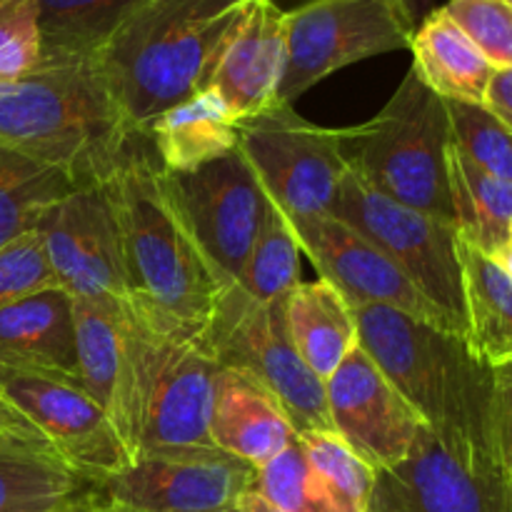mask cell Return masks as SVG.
I'll return each mask as SVG.
<instances>
[{"label":"cell","instance_id":"cell-1","mask_svg":"<svg viewBox=\"0 0 512 512\" xmlns=\"http://www.w3.org/2000/svg\"><path fill=\"white\" fill-rule=\"evenodd\" d=\"M130 300L188 325H208L230 288L195 240L148 140L135 135L103 180Z\"/></svg>","mask_w":512,"mask_h":512},{"label":"cell","instance_id":"cell-2","mask_svg":"<svg viewBox=\"0 0 512 512\" xmlns=\"http://www.w3.org/2000/svg\"><path fill=\"white\" fill-rule=\"evenodd\" d=\"M138 133L93 58H48L0 80V150L60 170L75 188L100 185Z\"/></svg>","mask_w":512,"mask_h":512},{"label":"cell","instance_id":"cell-3","mask_svg":"<svg viewBox=\"0 0 512 512\" xmlns=\"http://www.w3.org/2000/svg\"><path fill=\"white\" fill-rule=\"evenodd\" d=\"M355 320L358 345L425 428L450 443L493 455V368L475 355L465 335L383 305H358Z\"/></svg>","mask_w":512,"mask_h":512},{"label":"cell","instance_id":"cell-4","mask_svg":"<svg viewBox=\"0 0 512 512\" xmlns=\"http://www.w3.org/2000/svg\"><path fill=\"white\" fill-rule=\"evenodd\" d=\"M243 0H145L93 55L133 133L205 88Z\"/></svg>","mask_w":512,"mask_h":512},{"label":"cell","instance_id":"cell-5","mask_svg":"<svg viewBox=\"0 0 512 512\" xmlns=\"http://www.w3.org/2000/svg\"><path fill=\"white\" fill-rule=\"evenodd\" d=\"M128 450L153 453L215 450L210 440L215 383L223 365L208 325H188L130 300Z\"/></svg>","mask_w":512,"mask_h":512},{"label":"cell","instance_id":"cell-6","mask_svg":"<svg viewBox=\"0 0 512 512\" xmlns=\"http://www.w3.org/2000/svg\"><path fill=\"white\" fill-rule=\"evenodd\" d=\"M448 145L445 100L413 68L368 123L340 128V150L355 178L395 203L453 223Z\"/></svg>","mask_w":512,"mask_h":512},{"label":"cell","instance_id":"cell-7","mask_svg":"<svg viewBox=\"0 0 512 512\" xmlns=\"http://www.w3.org/2000/svg\"><path fill=\"white\" fill-rule=\"evenodd\" d=\"M208 338L218 363L263 388L295 433H333L325 380L295 350L280 303H258L233 283L210 318Z\"/></svg>","mask_w":512,"mask_h":512},{"label":"cell","instance_id":"cell-8","mask_svg":"<svg viewBox=\"0 0 512 512\" xmlns=\"http://www.w3.org/2000/svg\"><path fill=\"white\" fill-rule=\"evenodd\" d=\"M330 215L383 250L400 273L443 313L455 333L468 338L463 265L453 223L395 203L348 173Z\"/></svg>","mask_w":512,"mask_h":512},{"label":"cell","instance_id":"cell-9","mask_svg":"<svg viewBox=\"0 0 512 512\" xmlns=\"http://www.w3.org/2000/svg\"><path fill=\"white\" fill-rule=\"evenodd\" d=\"M238 150L265 195L290 220L330 215L350 173L340 150V128L310 123L285 103L240 118Z\"/></svg>","mask_w":512,"mask_h":512},{"label":"cell","instance_id":"cell-10","mask_svg":"<svg viewBox=\"0 0 512 512\" xmlns=\"http://www.w3.org/2000/svg\"><path fill=\"white\" fill-rule=\"evenodd\" d=\"M418 20L405 0H308L288 10V65L278 100L293 105L328 75L410 48Z\"/></svg>","mask_w":512,"mask_h":512},{"label":"cell","instance_id":"cell-11","mask_svg":"<svg viewBox=\"0 0 512 512\" xmlns=\"http://www.w3.org/2000/svg\"><path fill=\"white\" fill-rule=\"evenodd\" d=\"M253 465L223 450L138 455L90 483L75 503L95 512H220L255 488Z\"/></svg>","mask_w":512,"mask_h":512},{"label":"cell","instance_id":"cell-12","mask_svg":"<svg viewBox=\"0 0 512 512\" xmlns=\"http://www.w3.org/2000/svg\"><path fill=\"white\" fill-rule=\"evenodd\" d=\"M368 512H512V480L490 453L425 428L403 463L380 470Z\"/></svg>","mask_w":512,"mask_h":512},{"label":"cell","instance_id":"cell-13","mask_svg":"<svg viewBox=\"0 0 512 512\" xmlns=\"http://www.w3.org/2000/svg\"><path fill=\"white\" fill-rule=\"evenodd\" d=\"M0 395L88 483L120 473L133 460L113 420L78 380L0 368Z\"/></svg>","mask_w":512,"mask_h":512},{"label":"cell","instance_id":"cell-14","mask_svg":"<svg viewBox=\"0 0 512 512\" xmlns=\"http://www.w3.org/2000/svg\"><path fill=\"white\" fill-rule=\"evenodd\" d=\"M35 235L55 285L75 300L125 308L128 278L103 185H83L50 205Z\"/></svg>","mask_w":512,"mask_h":512},{"label":"cell","instance_id":"cell-15","mask_svg":"<svg viewBox=\"0 0 512 512\" xmlns=\"http://www.w3.org/2000/svg\"><path fill=\"white\" fill-rule=\"evenodd\" d=\"M170 188L215 273L233 285L263 225L268 195L240 150L193 173H168Z\"/></svg>","mask_w":512,"mask_h":512},{"label":"cell","instance_id":"cell-16","mask_svg":"<svg viewBox=\"0 0 512 512\" xmlns=\"http://www.w3.org/2000/svg\"><path fill=\"white\" fill-rule=\"evenodd\" d=\"M325 400L333 433L375 473L403 463L425 430L418 413L360 345L325 380Z\"/></svg>","mask_w":512,"mask_h":512},{"label":"cell","instance_id":"cell-17","mask_svg":"<svg viewBox=\"0 0 512 512\" xmlns=\"http://www.w3.org/2000/svg\"><path fill=\"white\" fill-rule=\"evenodd\" d=\"M293 228L305 258H310L320 278L338 288L353 308L383 305L415 320L453 330L443 313L430 305L420 290L400 273L398 265L343 220L320 215V218L293 220Z\"/></svg>","mask_w":512,"mask_h":512},{"label":"cell","instance_id":"cell-18","mask_svg":"<svg viewBox=\"0 0 512 512\" xmlns=\"http://www.w3.org/2000/svg\"><path fill=\"white\" fill-rule=\"evenodd\" d=\"M285 65L288 10L275 0H243L215 50L205 88L215 90L238 118H250L280 103Z\"/></svg>","mask_w":512,"mask_h":512},{"label":"cell","instance_id":"cell-19","mask_svg":"<svg viewBox=\"0 0 512 512\" xmlns=\"http://www.w3.org/2000/svg\"><path fill=\"white\" fill-rule=\"evenodd\" d=\"M0 368L78 380L73 298L60 288L0 308Z\"/></svg>","mask_w":512,"mask_h":512},{"label":"cell","instance_id":"cell-20","mask_svg":"<svg viewBox=\"0 0 512 512\" xmlns=\"http://www.w3.org/2000/svg\"><path fill=\"white\" fill-rule=\"evenodd\" d=\"M73 323L80 388L108 413L128 448L130 343L125 308L73 298Z\"/></svg>","mask_w":512,"mask_h":512},{"label":"cell","instance_id":"cell-21","mask_svg":"<svg viewBox=\"0 0 512 512\" xmlns=\"http://www.w3.org/2000/svg\"><path fill=\"white\" fill-rule=\"evenodd\" d=\"M210 440L218 450L258 470L290 448L298 433L283 408L263 388L235 370L220 368Z\"/></svg>","mask_w":512,"mask_h":512},{"label":"cell","instance_id":"cell-22","mask_svg":"<svg viewBox=\"0 0 512 512\" xmlns=\"http://www.w3.org/2000/svg\"><path fill=\"white\" fill-rule=\"evenodd\" d=\"M238 115L215 90L205 88L155 115L143 128L165 173H193L238 150Z\"/></svg>","mask_w":512,"mask_h":512},{"label":"cell","instance_id":"cell-23","mask_svg":"<svg viewBox=\"0 0 512 512\" xmlns=\"http://www.w3.org/2000/svg\"><path fill=\"white\" fill-rule=\"evenodd\" d=\"M408 50L413 53L410 68L438 98L448 103L483 105L495 68L445 8L430 10L415 25Z\"/></svg>","mask_w":512,"mask_h":512},{"label":"cell","instance_id":"cell-24","mask_svg":"<svg viewBox=\"0 0 512 512\" xmlns=\"http://www.w3.org/2000/svg\"><path fill=\"white\" fill-rule=\"evenodd\" d=\"M280 308L300 358L320 380H328L358 345L355 308L323 278L295 285Z\"/></svg>","mask_w":512,"mask_h":512},{"label":"cell","instance_id":"cell-25","mask_svg":"<svg viewBox=\"0 0 512 512\" xmlns=\"http://www.w3.org/2000/svg\"><path fill=\"white\" fill-rule=\"evenodd\" d=\"M463 265L468 343L490 368L512 363V278L498 263L458 235Z\"/></svg>","mask_w":512,"mask_h":512},{"label":"cell","instance_id":"cell-26","mask_svg":"<svg viewBox=\"0 0 512 512\" xmlns=\"http://www.w3.org/2000/svg\"><path fill=\"white\" fill-rule=\"evenodd\" d=\"M88 485L48 445L0 440V512H68Z\"/></svg>","mask_w":512,"mask_h":512},{"label":"cell","instance_id":"cell-27","mask_svg":"<svg viewBox=\"0 0 512 512\" xmlns=\"http://www.w3.org/2000/svg\"><path fill=\"white\" fill-rule=\"evenodd\" d=\"M448 188L455 230L463 240L493 255L510 240L512 183L470 163L453 143L448 145Z\"/></svg>","mask_w":512,"mask_h":512},{"label":"cell","instance_id":"cell-28","mask_svg":"<svg viewBox=\"0 0 512 512\" xmlns=\"http://www.w3.org/2000/svg\"><path fill=\"white\" fill-rule=\"evenodd\" d=\"M145 0H38L48 58H93Z\"/></svg>","mask_w":512,"mask_h":512},{"label":"cell","instance_id":"cell-29","mask_svg":"<svg viewBox=\"0 0 512 512\" xmlns=\"http://www.w3.org/2000/svg\"><path fill=\"white\" fill-rule=\"evenodd\" d=\"M75 190L60 170L0 150V250L35 233L45 210Z\"/></svg>","mask_w":512,"mask_h":512},{"label":"cell","instance_id":"cell-30","mask_svg":"<svg viewBox=\"0 0 512 512\" xmlns=\"http://www.w3.org/2000/svg\"><path fill=\"white\" fill-rule=\"evenodd\" d=\"M300 260H303V248L293 220L268 198L260 233L235 285L258 303H280L295 285L303 283Z\"/></svg>","mask_w":512,"mask_h":512},{"label":"cell","instance_id":"cell-31","mask_svg":"<svg viewBox=\"0 0 512 512\" xmlns=\"http://www.w3.org/2000/svg\"><path fill=\"white\" fill-rule=\"evenodd\" d=\"M298 443L333 512H368L378 473L353 448L335 433H305Z\"/></svg>","mask_w":512,"mask_h":512},{"label":"cell","instance_id":"cell-32","mask_svg":"<svg viewBox=\"0 0 512 512\" xmlns=\"http://www.w3.org/2000/svg\"><path fill=\"white\" fill-rule=\"evenodd\" d=\"M450 143L485 173L512 183V133L483 105L448 103Z\"/></svg>","mask_w":512,"mask_h":512},{"label":"cell","instance_id":"cell-33","mask_svg":"<svg viewBox=\"0 0 512 512\" xmlns=\"http://www.w3.org/2000/svg\"><path fill=\"white\" fill-rule=\"evenodd\" d=\"M253 490L283 512H333L298 440L258 468Z\"/></svg>","mask_w":512,"mask_h":512},{"label":"cell","instance_id":"cell-34","mask_svg":"<svg viewBox=\"0 0 512 512\" xmlns=\"http://www.w3.org/2000/svg\"><path fill=\"white\" fill-rule=\"evenodd\" d=\"M443 8L493 68H512L510 3L505 0H448Z\"/></svg>","mask_w":512,"mask_h":512},{"label":"cell","instance_id":"cell-35","mask_svg":"<svg viewBox=\"0 0 512 512\" xmlns=\"http://www.w3.org/2000/svg\"><path fill=\"white\" fill-rule=\"evenodd\" d=\"M40 53L38 0H0V80L28 73Z\"/></svg>","mask_w":512,"mask_h":512},{"label":"cell","instance_id":"cell-36","mask_svg":"<svg viewBox=\"0 0 512 512\" xmlns=\"http://www.w3.org/2000/svg\"><path fill=\"white\" fill-rule=\"evenodd\" d=\"M45 288L58 285L45 263L38 235L28 233L0 250V308Z\"/></svg>","mask_w":512,"mask_h":512},{"label":"cell","instance_id":"cell-37","mask_svg":"<svg viewBox=\"0 0 512 512\" xmlns=\"http://www.w3.org/2000/svg\"><path fill=\"white\" fill-rule=\"evenodd\" d=\"M490 448H493V455L503 473L512 480V363L493 368Z\"/></svg>","mask_w":512,"mask_h":512},{"label":"cell","instance_id":"cell-38","mask_svg":"<svg viewBox=\"0 0 512 512\" xmlns=\"http://www.w3.org/2000/svg\"><path fill=\"white\" fill-rule=\"evenodd\" d=\"M483 108L512 133V68H495L485 90Z\"/></svg>","mask_w":512,"mask_h":512},{"label":"cell","instance_id":"cell-39","mask_svg":"<svg viewBox=\"0 0 512 512\" xmlns=\"http://www.w3.org/2000/svg\"><path fill=\"white\" fill-rule=\"evenodd\" d=\"M0 440H25V443H43L38 430L0 395Z\"/></svg>","mask_w":512,"mask_h":512},{"label":"cell","instance_id":"cell-40","mask_svg":"<svg viewBox=\"0 0 512 512\" xmlns=\"http://www.w3.org/2000/svg\"><path fill=\"white\" fill-rule=\"evenodd\" d=\"M238 508H240V512H283L280 508H275L273 503H268V500H265L258 490H248V493L240 498Z\"/></svg>","mask_w":512,"mask_h":512},{"label":"cell","instance_id":"cell-41","mask_svg":"<svg viewBox=\"0 0 512 512\" xmlns=\"http://www.w3.org/2000/svg\"><path fill=\"white\" fill-rule=\"evenodd\" d=\"M490 258H493L495 263H498L500 268H503L505 275H510V278H512V243H510V240L505 245H500V248L495 250V253L490 255Z\"/></svg>","mask_w":512,"mask_h":512},{"label":"cell","instance_id":"cell-42","mask_svg":"<svg viewBox=\"0 0 512 512\" xmlns=\"http://www.w3.org/2000/svg\"><path fill=\"white\" fill-rule=\"evenodd\" d=\"M405 3H408V8H410V13H413V18L418 20L420 15H423V10L428 8V5L433 3V0H405Z\"/></svg>","mask_w":512,"mask_h":512},{"label":"cell","instance_id":"cell-43","mask_svg":"<svg viewBox=\"0 0 512 512\" xmlns=\"http://www.w3.org/2000/svg\"><path fill=\"white\" fill-rule=\"evenodd\" d=\"M68 512H95V510H88V508H83V505H78V503H73L68 508ZM220 512H240V508H228V510H220Z\"/></svg>","mask_w":512,"mask_h":512},{"label":"cell","instance_id":"cell-44","mask_svg":"<svg viewBox=\"0 0 512 512\" xmlns=\"http://www.w3.org/2000/svg\"><path fill=\"white\" fill-rule=\"evenodd\" d=\"M510 243H512V220H510Z\"/></svg>","mask_w":512,"mask_h":512},{"label":"cell","instance_id":"cell-45","mask_svg":"<svg viewBox=\"0 0 512 512\" xmlns=\"http://www.w3.org/2000/svg\"><path fill=\"white\" fill-rule=\"evenodd\" d=\"M48 512H65V510H48Z\"/></svg>","mask_w":512,"mask_h":512},{"label":"cell","instance_id":"cell-46","mask_svg":"<svg viewBox=\"0 0 512 512\" xmlns=\"http://www.w3.org/2000/svg\"><path fill=\"white\" fill-rule=\"evenodd\" d=\"M505 3H510V5H512V0H505Z\"/></svg>","mask_w":512,"mask_h":512},{"label":"cell","instance_id":"cell-47","mask_svg":"<svg viewBox=\"0 0 512 512\" xmlns=\"http://www.w3.org/2000/svg\"><path fill=\"white\" fill-rule=\"evenodd\" d=\"M305 3H308V0H305Z\"/></svg>","mask_w":512,"mask_h":512}]
</instances>
